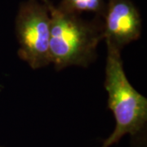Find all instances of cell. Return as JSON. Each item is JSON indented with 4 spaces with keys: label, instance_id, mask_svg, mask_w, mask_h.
Masks as SVG:
<instances>
[{
    "label": "cell",
    "instance_id": "6da1fadb",
    "mask_svg": "<svg viewBox=\"0 0 147 147\" xmlns=\"http://www.w3.org/2000/svg\"><path fill=\"white\" fill-rule=\"evenodd\" d=\"M50 12V59L60 71L69 66L88 67L97 57V47L103 40L102 19L92 21L58 10L45 0Z\"/></svg>",
    "mask_w": 147,
    "mask_h": 147
},
{
    "label": "cell",
    "instance_id": "7a4b0ae2",
    "mask_svg": "<svg viewBox=\"0 0 147 147\" xmlns=\"http://www.w3.org/2000/svg\"><path fill=\"white\" fill-rule=\"evenodd\" d=\"M105 88L108 93V107L115 119V127L101 147H110L123 136H135L144 128L147 121V99L128 81L120 51L110 47H107Z\"/></svg>",
    "mask_w": 147,
    "mask_h": 147
},
{
    "label": "cell",
    "instance_id": "3957f363",
    "mask_svg": "<svg viewBox=\"0 0 147 147\" xmlns=\"http://www.w3.org/2000/svg\"><path fill=\"white\" fill-rule=\"evenodd\" d=\"M51 17L45 0H25L19 5L15 32L18 57L33 69L51 64Z\"/></svg>",
    "mask_w": 147,
    "mask_h": 147
},
{
    "label": "cell",
    "instance_id": "277c9868",
    "mask_svg": "<svg viewBox=\"0 0 147 147\" xmlns=\"http://www.w3.org/2000/svg\"><path fill=\"white\" fill-rule=\"evenodd\" d=\"M102 25L106 46L120 52L142 34V16L131 0H108Z\"/></svg>",
    "mask_w": 147,
    "mask_h": 147
},
{
    "label": "cell",
    "instance_id": "5b68a950",
    "mask_svg": "<svg viewBox=\"0 0 147 147\" xmlns=\"http://www.w3.org/2000/svg\"><path fill=\"white\" fill-rule=\"evenodd\" d=\"M108 0H61L57 7L65 13L81 16L84 12L93 13L94 16L102 19Z\"/></svg>",
    "mask_w": 147,
    "mask_h": 147
},
{
    "label": "cell",
    "instance_id": "8992f818",
    "mask_svg": "<svg viewBox=\"0 0 147 147\" xmlns=\"http://www.w3.org/2000/svg\"><path fill=\"white\" fill-rule=\"evenodd\" d=\"M0 147H3V146H0Z\"/></svg>",
    "mask_w": 147,
    "mask_h": 147
}]
</instances>
